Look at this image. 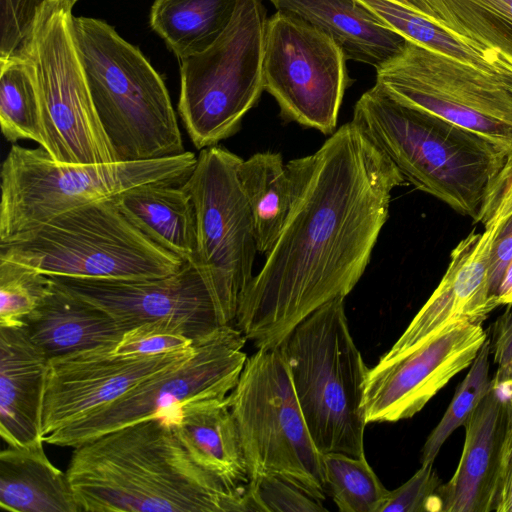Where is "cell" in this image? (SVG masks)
I'll return each instance as SVG.
<instances>
[{
  "instance_id": "obj_9",
  "label": "cell",
  "mask_w": 512,
  "mask_h": 512,
  "mask_svg": "<svg viewBox=\"0 0 512 512\" xmlns=\"http://www.w3.org/2000/svg\"><path fill=\"white\" fill-rule=\"evenodd\" d=\"M72 8L68 0L43 3L16 50L35 81L42 147L64 163L118 162L92 101L75 42Z\"/></svg>"
},
{
  "instance_id": "obj_16",
  "label": "cell",
  "mask_w": 512,
  "mask_h": 512,
  "mask_svg": "<svg viewBox=\"0 0 512 512\" xmlns=\"http://www.w3.org/2000/svg\"><path fill=\"white\" fill-rule=\"evenodd\" d=\"M49 277L107 312L125 331L151 321L172 320L184 325L196 340L222 327L209 288L191 261H186L177 272L159 278Z\"/></svg>"
},
{
  "instance_id": "obj_3",
  "label": "cell",
  "mask_w": 512,
  "mask_h": 512,
  "mask_svg": "<svg viewBox=\"0 0 512 512\" xmlns=\"http://www.w3.org/2000/svg\"><path fill=\"white\" fill-rule=\"evenodd\" d=\"M352 121L408 183L473 220L507 158L482 136L404 105L377 85L360 96Z\"/></svg>"
},
{
  "instance_id": "obj_23",
  "label": "cell",
  "mask_w": 512,
  "mask_h": 512,
  "mask_svg": "<svg viewBox=\"0 0 512 512\" xmlns=\"http://www.w3.org/2000/svg\"><path fill=\"white\" fill-rule=\"evenodd\" d=\"M278 11L292 14L328 34L347 60L377 69L396 56L405 39L388 28L358 0H269Z\"/></svg>"
},
{
  "instance_id": "obj_14",
  "label": "cell",
  "mask_w": 512,
  "mask_h": 512,
  "mask_svg": "<svg viewBox=\"0 0 512 512\" xmlns=\"http://www.w3.org/2000/svg\"><path fill=\"white\" fill-rule=\"evenodd\" d=\"M346 61L341 47L306 21L278 10L267 19L264 91L276 100L286 121L332 135L353 82Z\"/></svg>"
},
{
  "instance_id": "obj_30",
  "label": "cell",
  "mask_w": 512,
  "mask_h": 512,
  "mask_svg": "<svg viewBox=\"0 0 512 512\" xmlns=\"http://www.w3.org/2000/svg\"><path fill=\"white\" fill-rule=\"evenodd\" d=\"M0 125L5 139L33 140L43 146L44 132L31 68L15 51L0 57Z\"/></svg>"
},
{
  "instance_id": "obj_20",
  "label": "cell",
  "mask_w": 512,
  "mask_h": 512,
  "mask_svg": "<svg viewBox=\"0 0 512 512\" xmlns=\"http://www.w3.org/2000/svg\"><path fill=\"white\" fill-rule=\"evenodd\" d=\"M48 362L25 323L0 326V435L10 447L43 441Z\"/></svg>"
},
{
  "instance_id": "obj_6",
  "label": "cell",
  "mask_w": 512,
  "mask_h": 512,
  "mask_svg": "<svg viewBox=\"0 0 512 512\" xmlns=\"http://www.w3.org/2000/svg\"><path fill=\"white\" fill-rule=\"evenodd\" d=\"M196 161L193 152L185 151L142 161L64 163L41 146L13 144L0 173V244L18 240L60 214L139 185L184 183Z\"/></svg>"
},
{
  "instance_id": "obj_37",
  "label": "cell",
  "mask_w": 512,
  "mask_h": 512,
  "mask_svg": "<svg viewBox=\"0 0 512 512\" xmlns=\"http://www.w3.org/2000/svg\"><path fill=\"white\" fill-rule=\"evenodd\" d=\"M49 0H0V57L13 54L27 36L37 9ZM72 6L79 0H68Z\"/></svg>"
},
{
  "instance_id": "obj_22",
  "label": "cell",
  "mask_w": 512,
  "mask_h": 512,
  "mask_svg": "<svg viewBox=\"0 0 512 512\" xmlns=\"http://www.w3.org/2000/svg\"><path fill=\"white\" fill-rule=\"evenodd\" d=\"M24 323L30 339L48 361L79 352L114 349L125 332L107 312L55 282Z\"/></svg>"
},
{
  "instance_id": "obj_38",
  "label": "cell",
  "mask_w": 512,
  "mask_h": 512,
  "mask_svg": "<svg viewBox=\"0 0 512 512\" xmlns=\"http://www.w3.org/2000/svg\"><path fill=\"white\" fill-rule=\"evenodd\" d=\"M512 215V153L489 184L474 223L484 227L503 223Z\"/></svg>"
},
{
  "instance_id": "obj_13",
  "label": "cell",
  "mask_w": 512,
  "mask_h": 512,
  "mask_svg": "<svg viewBox=\"0 0 512 512\" xmlns=\"http://www.w3.org/2000/svg\"><path fill=\"white\" fill-rule=\"evenodd\" d=\"M247 339L235 326H222L195 340L186 359L146 378L115 401L43 437L75 448L114 430L160 418L179 404L223 398L236 386L247 355Z\"/></svg>"
},
{
  "instance_id": "obj_26",
  "label": "cell",
  "mask_w": 512,
  "mask_h": 512,
  "mask_svg": "<svg viewBox=\"0 0 512 512\" xmlns=\"http://www.w3.org/2000/svg\"><path fill=\"white\" fill-rule=\"evenodd\" d=\"M412 9L479 52L512 66V0H413Z\"/></svg>"
},
{
  "instance_id": "obj_31",
  "label": "cell",
  "mask_w": 512,
  "mask_h": 512,
  "mask_svg": "<svg viewBox=\"0 0 512 512\" xmlns=\"http://www.w3.org/2000/svg\"><path fill=\"white\" fill-rule=\"evenodd\" d=\"M328 492L341 512H380L390 490L385 488L364 456L340 452L322 454Z\"/></svg>"
},
{
  "instance_id": "obj_10",
  "label": "cell",
  "mask_w": 512,
  "mask_h": 512,
  "mask_svg": "<svg viewBox=\"0 0 512 512\" xmlns=\"http://www.w3.org/2000/svg\"><path fill=\"white\" fill-rule=\"evenodd\" d=\"M267 19L261 0H237L220 36L204 51L179 60L178 112L197 149L234 135L258 103Z\"/></svg>"
},
{
  "instance_id": "obj_29",
  "label": "cell",
  "mask_w": 512,
  "mask_h": 512,
  "mask_svg": "<svg viewBox=\"0 0 512 512\" xmlns=\"http://www.w3.org/2000/svg\"><path fill=\"white\" fill-rule=\"evenodd\" d=\"M373 12L388 28L405 40L424 48L470 64L483 71L503 74L512 70L474 49L426 16L393 0H358Z\"/></svg>"
},
{
  "instance_id": "obj_2",
  "label": "cell",
  "mask_w": 512,
  "mask_h": 512,
  "mask_svg": "<svg viewBox=\"0 0 512 512\" xmlns=\"http://www.w3.org/2000/svg\"><path fill=\"white\" fill-rule=\"evenodd\" d=\"M66 475L80 512L250 511L246 489L199 466L162 418L75 447Z\"/></svg>"
},
{
  "instance_id": "obj_1",
  "label": "cell",
  "mask_w": 512,
  "mask_h": 512,
  "mask_svg": "<svg viewBox=\"0 0 512 512\" xmlns=\"http://www.w3.org/2000/svg\"><path fill=\"white\" fill-rule=\"evenodd\" d=\"M286 165L291 207L234 323L257 349L278 347L312 312L353 290L388 219L392 191L407 184L352 120Z\"/></svg>"
},
{
  "instance_id": "obj_24",
  "label": "cell",
  "mask_w": 512,
  "mask_h": 512,
  "mask_svg": "<svg viewBox=\"0 0 512 512\" xmlns=\"http://www.w3.org/2000/svg\"><path fill=\"white\" fill-rule=\"evenodd\" d=\"M184 183L139 185L118 195L117 202L123 214L150 240L184 262H193L197 252L196 215Z\"/></svg>"
},
{
  "instance_id": "obj_12",
  "label": "cell",
  "mask_w": 512,
  "mask_h": 512,
  "mask_svg": "<svg viewBox=\"0 0 512 512\" xmlns=\"http://www.w3.org/2000/svg\"><path fill=\"white\" fill-rule=\"evenodd\" d=\"M396 101L468 129L512 153V92L498 74L405 40L376 69V82Z\"/></svg>"
},
{
  "instance_id": "obj_17",
  "label": "cell",
  "mask_w": 512,
  "mask_h": 512,
  "mask_svg": "<svg viewBox=\"0 0 512 512\" xmlns=\"http://www.w3.org/2000/svg\"><path fill=\"white\" fill-rule=\"evenodd\" d=\"M185 350L123 355L96 349L49 360L42 414L43 437L115 401L146 378L188 358Z\"/></svg>"
},
{
  "instance_id": "obj_15",
  "label": "cell",
  "mask_w": 512,
  "mask_h": 512,
  "mask_svg": "<svg viewBox=\"0 0 512 512\" xmlns=\"http://www.w3.org/2000/svg\"><path fill=\"white\" fill-rule=\"evenodd\" d=\"M482 324L459 322L413 351L369 369L363 408L366 423L413 417L448 382L470 367L487 340Z\"/></svg>"
},
{
  "instance_id": "obj_27",
  "label": "cell",
  "mask_w": 512,
  "mask_h": 512,
  "mask_svg": "<svg viewBox=\"0 0 512 512\" xmlns=\"http://www.w3.org/2000/svg\"><path fill=\"white\" fill-rule=\"evenodd\" d=\"M237 0H154L151 28L179 59L207 49L225 30Z\"/></svg>"
},
{
  "instance_id": "obj_34",
  "label": "cell",
  "mask_w": 512,
  "mask_h": 512,
  "mask_svg": "<svg viewBox=\"0 0 512 512\" xmlns=\"http://www.w3.org/2000/svg\"><path fill=\"white\" fill-rule=\"evenodd\" d=\"M247 495L251 511L323 512L322 502L292 482L274 474H261L249 479Z\"/></svg>"
},
{
  "instance_id": "obj_5",
  "label": "cell",
  "mask_w": 512,
  "mask_h": 512,
  "mask_svg": "<svg viewBox=\"0 0 512 512\" xmlns=\"http://www.w3.org/2000/svg\"><path fill=\"white\" fill-rule=\"evenodd\" d=\"M278 348L317 449L364 456L369 369L352 338L344 298L312 312Z\"/></svg>"
},
{
  "instance_id": "obj_4",
  "label": "cell",
  "mask_w": 512,
  "mask_h": 512,
  "mask_svg": "<svg viewBox=\"0 0 512 512\" xmlns=\"http://www.w3.org/2000/svg\"><path fill=\"white\" fill-rule=\"evenodd\" d=\"M73 30L95 110L117 161L184 153L168 89L140 49L101 19L74 16Z\"/></svg>"
},
{
  "instance_id": "obj_42",
  "label": "cell",
  "mask_w": 512,
  "mask_h": 512,
  "mask_svg": "<svg viewBox=\"0 0 512 512\" xmlns=\"http://www.w3.org/2000/svg\"><path fill=\"white\" fill-rule=\"evenodd\" d=\"M499 305H508L512 302V261L507 266L496 290Z\"/></svg>"
},
{
  "instance_id": "obj_18",
  "label": "cell",
  "mask_w": 512,
  "mask_h": 512,
  "mask_svg": "<svg viewBox=\"0 0 512 512\" xmlns=\"http://www.w3.org/2000/svg\"><path fill=\"white\" fill-rule=\"evenodd\" d=\"M501 224L484 227L482 232L472 230L457 243L438 286L380 361L413 351L453 324H482L500 306L491 293L488 270L491 247Z\"/></svg>"
},
{
  "instance_id": "obj_19",
  "label": "cell",
  "mask_w": 512,
  "mask_h": 512,
  "mask_svg": "<svg viewBox=\"0 0 512 512\" xmlns=\"http://www.w3.org/2000/svg\"><path fill=\"white\" fill-rule=\"evenodd\" d=\"M508 393L498 383L465 423V442L451 479L439 488L441 512H490L507 421Z\"/></svg>"
},
{
  "instance_id": "obj_28",
  "label": "cell",
  "mask_w": 512,
  "mask_h": 512,
  "mask_svg": "<svg viewBox=\"0 0 512 512\" xmlns=\"http://www.w3.org/2000/svg\"><path fill=\"white\" fill-rule=\"evenodd\" d=\"M239 178L253 216L258 252L265 255L278 238L291 207L287 165L278 152H258L242 159Z\"/></svg>"
},
{
  "instance_id": "obj_25",
  "label": "cell",
  "mask_w": 512,
  "mask_h": 512,
  "mask_svg": "<svg viewBox=\"0 0 512 512\" xmlns=\"http://www.w3.org/2000/svg\"><path fill=\"white\" fill-rule=\"evenodd\" d=\"M44 441L0 453V506L11 512H80L66 472L54 466Z\"/></svg>"
},
{
  "instance_id": "obj_39",
  "label": "cell",
  "mask_w": 512,
  "mask_h": 512,
  "mask_svg": "<svg viewBox=\"0 0 512 512\" xmlns=\"http://www.w3.org/2000/svg\"><path fill=\"white\" fill-rule=\"evenodd\" d=\"M494 511L512 512V395L510 393H508L505 434L500 451Z\"/></svg>"
},
{
  "instance_id": "obj_43",
  "label": "cell",
  "mask_w": 512,
  "mask_h": 512,
  "mask_svg": "<svg viewBox=\"0 0 512 512\" xmlns=\"http://www.w3.org/2000/svg\"><path fill=\"white\" fill-rule=\"evenodd\" d=\"M496 383L503 386L512 395V361L502 372H497L494 377Z\"/></svg>"
},
{
  "instance_id": "obj_35",
  "label": "cell",
  "mask_w": 512,
  "mask_h": 512,
  "mask_svg": "<svg viewBox=\"0 0 512 512\" xmlns=\"http://www.w3.org/2000/svg\"><path fill=\"white\" fill-rule=\"evenodd\" d=\"M194 341L184 325L172 320H157L125 331L113 352L158 355L188 349Z\"/></svg>"
},
{
  "instance_id": "obj_21",
  "label": "cell",
  "mask_w": 512,
  "mask_h": 512,
  "mask_svg": "<svg viewBox=\"0 0 512 512\" xmlns=\"http://www.w3.org/2000/svg\"><path fill=\"white\" fill-rule=\"evenodd\" d=\"M228 396L182 403L160 418L199 466L228 487L244 490L249 475Z\"/></svg>"
},
{
  "instance_id": "obj_11",
  "label": "cell",
  "mask_w": 512,
  "mask_h": 512,
  "mask_svg": "<svg viewBox=\"0 0 512 512\" xmlns=\"http://www.w3.org/2000/svg\"><path fill=\"white\" fill-rule=\"evenodd\" d=\"M238 155L218 146L200 150L185 181L195 208L200 270L221 326H234L258 252L253 216L239 178Z\"/></svg>"
},
{
  "instance_id": "obj_44",
  "label": "cell",
  "mask_w": 512,
  "mask_h": 512,
  "mask_svg": "<svg viewBox=\"0 0 512 512\" xmlns=\"http://www.w3.org/2000/svg\"><path fill=\"white\" fill-rule=\"evenodd\" d=\"M503 83L510 89L512 92V71L506 72L504 74L499 75Z\"/></svg>"
},
{
  "instance_id": "obj_40",
  "label": "cell",
  "mask_w": 512,
  "mask_h": 512,
  "mask_svg": "<svg viewBox=\"0 0 512 512\" xmlns=\"http://www.w3.org/2000/svg\"><path fill=\"white\" fill-rule=\"evenodd\" d=\"M511 261L512 215L501 224L491 247L488 273L490 290L495 296L503 274Z\"/></svg>"
},
{
  "instance_id": "obj_45",
  "label": "cell",
  "mask_w": 512,
  "mask_h": 512,
  "mask_svg": "<svg viewBox=\"0 0 512 512\" xmlns=\"http://www.w3.org/2000/svg\"><path fill=\"white\" fill-rule=\"evenodd\" d=\"M393 1L412 9L413 0H393Z\"/></svg>"
},
{
  "instance_id": "obj_41",
  "label": "cell",
  "mask_w": 512,
  "mask_h": 512,
  "mask_svg": "<svg viewBox=\"0 0 512 512\" xmlns=\"http://www.w3.org/2000/svg\"><path fill=\"white\" fill-rule=\"evenodd\" d=\"M490 347L497 372H502L512 361V302L493 324Z\"/></svg>"
},
{
  "instance_id": "obj_32",
  "label": "cell",
  "mask_w": 512,
  "mask_h": 512,
  "mask_svg": "<svg viewBox=\"0 0 512 512\" xmlns=\"http://www.w3.org/2000/svg\"><path fill=\"white\" fill-rule=\"evenodd\" d=\"M490 354V340L487 339L457 387L443 417L428 436L422 449L421 464L434 462L448 437L457 428L465 425L492 389L494 378L489 375Z\"/></svg>"
},
{
  "instance_id": "obj_33",
  "label": "cell",
  "mask_w": 512,
  "mask_h": 512,
  "mask_svg": "<svg viewBox=\"0 0 512 512\" xmlns=\"http://www.w3.org/2000/svg\"><path fill=\"white\" fill-rule=\"evenodd\" d=\"M52 284L48 275L32 267L0 259V326L23 324Z\"/></svg>"
},
{
  "instance_id": "obj_7",
  "label": "cell",
  "mask_w": 512,
  "mask_h": 512,
  "mask_svg": "<svg viewBox=\"0 0 512 512\" xmlns=\"http://www.w3.org/2000/svg\"><path fill=\"white\" fill-rule=\"evenodd\" d=\"M0 259L48 276L136 280L177 272L185 263L142 233L117 196L65 212L37 230L0 244Z\"/></svg>"
},
{
  "instance_id": "obj_36",
  "label": "cell",
  "mask_w": 512,
  "mask_h": 512,
  "mask_svg": "<svg viewBox=\"0 0 512 512\" xmlns=\"http://www.w3.org/2000/svg\"><path fill=\"white\" fill-rule=\"evenodd\" d=\"M441 485L433 462L422 463L409 480L389 491L380 512H441Z\"/></svg>"
},
{
  "instance_id": "obj_8",
  "label": "cell",
  "mask_w": 512,
  "mask_h": 512,
  "mask_svg": "<svg viewBox=\"0 0 512 512\" xmlns=\"http://www.w3.org/2000/svg\"><path fill=\"white\" fill-rule=\"evenodd\" d=\"M228 397L249 479L278 475L325 500L322 453L310 434L279 348L257 349L247 357Z\"/></svg>"
}]
</instances>
